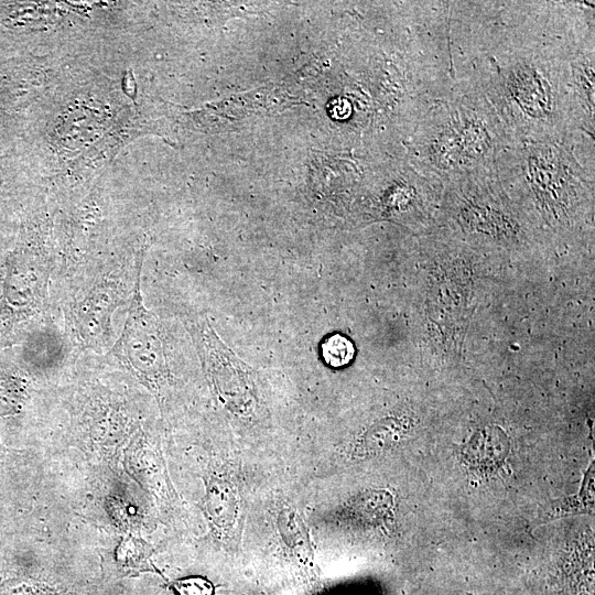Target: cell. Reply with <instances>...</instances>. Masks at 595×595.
I'll list each match as a JSON object with an SVG mask.
<instances>
[{
	"mask_svg": "<svg viewBox=\"0 0 595 595\" xmlns=\"http://www.w3.org/2000/svg\"><path fill=\"white\" fill-rule=\"evenodd\" d=\"M595 37L594 2L454 1L455 86L482 94L515 143L573 133L570 60Z\"/></svg>",
	"mask_w": 595,
	"mask_h": 595,
	"instance_id": "cell-1",
	"label": "cell"
},
{
	"mask_svg": "<svg viewBox=\"0 0 595 595\" xmlns=\"http://www.w3.org/2000/svg\"><path fill=\"white\" fill-rule=\"evenodd\" d=\"M515 142L488 100L455 86L422 118L405 143L407 160L443 185L496 171L498 155Z\"/></svg>",
	"mask_w": 595,
	"mask_h": 595,
	"instance_id": "cell-2",
	"label": "cell"
},
{
	"mask_svg": "<svg viewBox=\"0 0 595 595\" xmlns=\"http://www.w3.org/2000/svg\"><path fill=\"white\" fill-rule=\"evenodd\" d=\"M507 195L529 216L558 230H575L593 217L594 173L564 142H517L497 159Z\"/></svg>",
	"mask_w": 595,
	"mask_h": 595,
	"instance_id": "cell-3",
	"label": "cell"
},
{
	"mask_svg": "<svg viewBox=\"0 0 595 595\" xmlns=\"http://www.w3.org/2000/svg\"><path fill=\"white\" fill-rule=\"evenodd\" d=\"M111 353L142 375L159 371L165 360L158 322L142 303L139 274L122 333Z\"/></svg>",
	"mask_w": 595,
	"mask_h": 595,
	"instance_id": "cell-5",
	"label": "cell"
},
{
	"mask_svg": "<svg viewBox=\"0 0 595 595\" xmlns=\"http://www.w3.org/2000/svg\"><path fill=\"white\" fill-rule=\"evenodd\" d=\"M442 217L465 237L502 246L524 245L536 228L501 186L497 172L470 174L443 185Z\"/></svg>",
	"mask_w": 595,
	"mask_h": 595,
	"instance_id": "cell-4",
	"label": "cell"
},
{
	"mask_svg": "<svg viewBox=\"0 0 595 595\" xmlns=\"http://www.w3.org/2000/svg\"><path fill=\"white\" fill-rule=\"evenodd\" d=\"M354 353L353 343L339 334L332 335L322 345L325 363L335 368L347 365L353 359Z\"/></svg>",
	"mask_w": 595,
	"mask_h": 595,
	"instance_id": "cell-7",
	"label": "cell"
},
{
	"mask_svg": "<svg viewBox=\"0 0 595 595\" xmlns=\"http://www.w3.org/2000/svg\"><path fill=\"white\" fill-rule=\"evenodd\" d=\"M573 132L594 138L595 131V37L581 43L570 60Z\"/></svg>",
	"mask_w": 595,
	"mask_h": 595,
	"instance_id": "cell-6",
	"label": "cell"
},
{
	"mask_svg": "<svg viewBox=\"0 0 595 595\" xmlns=\"http://www.w3.org/2000/svg\"><path fill=\"white\" fill-rule=\"evenodd\" d=\"M177 595H213L212 584L199 576H191L174 582Z\"/></svg>",
	"mask_w": 595,
	"mask_h": 595,
	"instance_id": "cell-8",
	"label": "cell"
}]
</instances>
